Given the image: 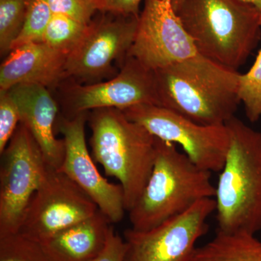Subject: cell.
I'll return each instance as SVG.
<instances>
[{"label":"cell","mask_w":261,"mask_h":261,"mask_svg":"<svg viewBox=\"0 0 261 261\" xmlns=\"http://www.w3.org/2000/svg\"><path fill=\"white\" fill-rule=\"evenodd\" d=\"M160 106L205 126H224L240 100V73L197 55L154 70Z\"/></svg>","instance_id":"6da1fadb"},{"label":"cell","mask_w":261,"mask_h":261,"mask_svg":"<svg viewBox=\"0 0 261 261\" xmlns=\"http://www.w3.org/2000/svg\"><path fill=\"white\" fill-rule=\"evenodd\" d=\"M225 126L229 147L216 187L217 231L255 234L261 230V133L236 116Z\"/></svg>","instance_id":"7a4b0ae2"},{"label":"cell","mask_w":261,"mask_h":261,"mask_svg":"<svg viewBox=\"0 0 261 261\" xmlns=\"http://www.w3.org/2000/svg\"><path fill=\"white\" fill-rule=\"evenodd\" d=\"M176 14L199 54L238 70L260 39V10L240 0H183Z\"/></svg>","instance_id":"3957f363"},{"label":"cell","mask_w":261,"mask_h":261,"mask_svg":"<svg viewBox=\"0 0 261 261\" xmlns=\"http://www.w3.org/2000/svg\"><path fill=\"white\" fill-rule=\"evenodd\" d=\"M155 139L152 172L140 198L128 211L132 228L137 231L156 227L199 201L216 195L212 172L196 166L174 144Z\"/></svg>","instance_id":"277c9868"},{"label":"cell","mask_w":261,"mask_h":261,"mask_svg":"<svg viewBox=\"0 0 261 261\" xmlns=\"http://www.w3.org/2000/svg\"><path fill=\"white\" fill-rule=\"evenodd\" d=\"M87 122L92 130V157L107 176L120 181L128 212L140 198L152 172L155 137L116 108L90 111Z\"/></svg>","instance_id":"5b68a950"},{"label":"cell","mask_w":261,"mask_h":261,"mask_svg":"<svg viewBox=\"0 0 261 261\" xmlns=\"http://www.w3.org/2000/svg\"><path fill=\"white\" fill-rule=\"evenodd\" d=\"M154 137L180 146L196 166L211 172L224 167L229 147L226 126H205L157 105H140L122 111Z\"/></svg>","instance_id":"8992f818"},{"label":"cell","mask_w":261,"mask_h":261,"mask_svg":"<svg viewBox=\"0 0 261 261\" xmlns=\"http://www.w3.org/2000/svg\"><path fill=\"white\" fill-rule=\"evenodd\" d=\"M0 237L18 232L47 163L28 128L19 123L0 162Z\"/></svg>","instance_id":"52a82bcc"},{"label":"cell","mask_w":261,"mask_h":261,"mask_svg":"<svg viewBox=\"0 0 261 261\" xmlns=\"http://www.w3.org/2000/svg\"><path fill=\"white\" fill-rule=\"evenodd\" d=\"M98 211L95 202L74 181L47 165L42 181L24 213L18 233L43 243Z\"/></svg>","instance_id":"ba28073f"},{"label":"cell","mask_w":261,"mask_h":261,"mask_svg":"<svg viewBox=\"0 0 261 261\" xmlns=\"http://www.w3.org/2000/svg\"><path fill=\"white\" fill-rule=\"evenodd\" d=\"M215 198L197 202L186 212L151 229L128 228L124 261H190L196 243L207 233V220L216 211Z\"/></svg>","instance_id":"9c48e42d"},{"label":"cell","mask_w":261,"mask_h":261,"mask_svg":"<svg viewBox=\"0 0 261 261\" xmlns=\"http://www.w3.org/2000/svg\"><path fill=\"white\" fill-rule=\"evenodd\" d=\"M67 87L63 106L64 116L68 118L104 108L124 111L140 105L160 106L154 71L130 57H126L121 71L112 80Z\"/></svg>","instance_id":"30bf717a"},{"label":"cell","mask_w":261,"mask_h":261,"mask_svg":"<svg viewBox=\"0 0 261 261\" xmlns=\"http://www.w3.org/2000/svg\"><path fill=\"white\" fill-rule=\"evenodd\" d=\"M197 53L171 0H145L135 40L126 57L154 71Z\"/></svg>","instance_id":"8fae6325"},{"label":"cell","mask_w":261,"mask_h":261,"mask_svg":"<svg viewBox=\"0 0 261 261\" xmlns=\"http://www.w3.org/2000/svg\"><path fill=\"white\" fill-rule=\"evenodd\" d=\"M88 113L58 118V128L63 136L65 148L59 170L92 198L111 223H118L126 211L123 187L103 177L89 153L85 137Z\"/></svg>","instance_id":"7c38bea8"},{"label":"cell","mask_w":261,"mask_h":261,"mask_svg":"<svg viewBox=\"0 0 261 261\" xmlns=\"http://www.w3.org/2000/svg\"><path fill=\"white\" fill-rule=\"evenodd\" d=\"M140 17L104 18L89 23L77 47L67 57L65 73L84 81L102 78L113 62L127 56L135 40Z\"/></svg>","instance_id":"4fadbf2b"},{"label":"cell","mask_w":261,"mask_h":261,"mask_svg":"<svg viewBox=\"0 0 261 261\" xmlns=\"http://www.w3.org/2000/svg\"><path fill=\"white\" fill-rule=\"evenodd\" d=\"M20 113V123L37 142L46 163L59 169L65 157V142L55 135L58 106L47 87L21 84L9 89Z\"/></svg>","instance_id":"5bb4252c"},{"label":"cell","mask_w":261,"mask_h":261,"mask_svg":"<svg viewBox=\"0 0 261 261\" xmlns=\"http://www.w3.org/2000/svg\"><path fill=\"white\" fill-rule=\"evenodd\" d=\"M67 57L68 54L43 42L15 48L0 67V89L9 90L21 84L56 87L67 78Z\"/></svg>","instance_id":"9a60e30c"},{"label":"cell","mask_w":261,"mask_h":261,"mask_svg":"<svg viewBox=\"0 0 261 261\" xmlns=\"http://www.w3.org/2000/svg\"><path fill=\"white\" fill-rule=\"evenodd\" d=\"M111 224L107 216L99 210L43 243L61 261H92L106 246L112 227Z\"/></svg>","instance_id":"2e32d148"},{"label":"cell","mask_w":261,"mask_h":261,"mask_svg":"<svg viewBox=\"0 0 261 261\" xmlns=\"http://www.w3.org/2000/svg\"><path fill=\"white\" fill-rule=\"evenodd\" d=\"M247 232L223 233L196 247L190 261H261V241Z\"/></svg>","instance_id":"e0dca14e"},{"label":"cell","mask_w":261,"mask_h":261,"mask_svg":"<svg viewBox=\"0 0 261 261\" xmlns=\"http://www.w3.org/2000/svg\"><path fill=\"white\" fill-rule=\"evenodd\" d=\"M89 25L66 15L53 14L43 36L42 42L68 55L82 40Z\"/></svg>","instance_id":"ac0fdd59"},{"label":"cell","mask_w":261,"mask_h":261,"mask_svg":"<svg viewBox=\"0 0 261 261\" xmlns=\"http://www.w3.org/2000/svg\"><path fill=\"white\" fill-rule=\"evenodd\" d=\"M0 261H61L42 242L20 233L0 237Z\"/></svg>","instance_id":"d6986e66"},{"label":"cell","mask_w":261,"mask_h":261,"mask_svg":"<svg viewBox=\"0 0 261 261\" xmlns=\"http://www.w3.org/2000/svg\"><path fill=\"white\" fill-rule=\"evenodd\" d=\"M53 12L47 0H27L25 20L11 51L29 43L42 42L43 36L50 21Z\"/></svg>","instance_id":"ffe728a7"},{"label":"cell","mask_w":261,"mask_h":261,"mask_svg":"<svg viewBox=\"0 0 261 261\" xmlns=\"http://www.w3.org/2000/svg\"><path fill=\"white\" fill-rule=\"evenodd\" d=\"M27 12V0H0V51L5 56L18 37Z\"/></svg>","instance_id":"44dd1931"},{"label":"cell","mask_w":261,"mask_h":261,"mask_svg":"<svg viewBox=\"0 0 261 261\" xmlns=\"http://www.w3.org/2000/svg\"><path fill=\"white\" fill-rule=\"evenodd\" d=\"M239 97L249 121H258L261 118V49L249 71L240 74Z\"/></svg>","instance_id":"7402d4cb"},{"label":"cell","mask_w":261,"mask_h":261,"mask_svg":"<svg viewBox=\"0 0 261 261\" xmlns=\"http://www.w3.org/2000/svg\"><path fill=\"white\" fill-rule=\"evenodd\" d=\"M20 122L18 106L10 91L0 89V154L9 143Z\"/></svg>","instance_id":"603a6c76"},{"label":"cell","mask_w":261,"mask_h":261,"mask_svg":"<svg viewBox=\"0 0 261 261\" xmlns=\"http://www.w3.org/2000/svg\"><path fill=\"white\" fill-rule=\"evenodd\" d=\"M53 14L66 15L89 24L92 15L97 11L94 0H47Z\"/></svg>","instance_id":"cb8c5ba5"},{"label":"cell","mask_w":261,"mask_h":261,"mask_svg":"<svg viewBox=\"0 0 261 261\" xmlns=\"http://www.w3.org/2000/svg\"><path fill=\"white\" fill-rule=\"evenodd\" d=\"M142 0H94L97 10L121 16L140 17Z\"/></svg>","instance_id":"d4e9b609"},{"label":"cell","mask_w":261,"mask_h":261,"mask_svg":"<svg viewBox=\"0 0 261 261\" xmlns=\"http://www.w3.org/2000/svg\"><path fill=\"white\" fill-rule=\"evenodd\" d=\"M126 244L124 239L115 233L113 226L108 233L107 242L102 251L92 261H124Z\"/></svg>","instance_id":"484cf974"},{"label":"cell","mask_w":261,"mask_h":261,"mask_svg":"<svg viewBox=\"0 0 261 261\" xmlns=\"http://www.w3.org/2000/svg\"><path fill=\"white\" fill-rule=\"evenodd\" d=\"M244 3H246L247 4L253 5L257 9L260 10L261 11V0H240Z\"/></svg>","instance_id":"4316f807"},{"label":"cell","mask_w":261,"mask_h":261,"mask_svg":"<svg viewBox=\"0 0 261 261\" xmlns=\"http://www.w3.org/2000/svg\"><path fill=\"white\" fill-rule=\"evenodd\" d=\"M182 1H183V0H171V4H172L173 9H174L175 11L178 9Z\"/></svg>","instance_id":"83f0119b"},{"label":"cell","mask_w":261,"mask_h":261,"mask_svg":"<svg viewBox=\"0 0 261 261\" xmlns=\"http://www.w3.org/2000/svg\"><path fill=\"white\" fill-rule=\"evenodd\" d=\"M260 25L261 27V11H260Z\"/></svg>","instance_id":"f1b7e54d"}]
</instances>
